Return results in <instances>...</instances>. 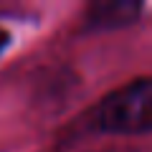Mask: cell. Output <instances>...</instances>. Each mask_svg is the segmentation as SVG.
<instances>
[{"instance_id":"obj_3","label":"cell","mask_w":152,"mask_h":152,"mask_svg":"<svg viewBox=\"0 0 152 152\" xmlns=\"http://www.w3.org/2000/svg\"><path fill=\"white\" fill-rule=\"evenodd\" d=\"M8 43H10V36H8V31H3V28H0V53L5 51Z\"/></svg>"},{"instance_id":"obj_2","label":"cell","mask_w":152,"mask_h":152,"mask_svg":"<svg viewBox=\"0 0 152 152\" xmlns=\"http://www.w3.org/2000/svg\"><path fill=\"white\" fill-rule=\"evenodd\" d=\"M142 3L137 0H104L94 3L86 10V26L91 31H117L127 28L140 18Z\"/></svg>"},{"instance_id":"obj_1","label":"cell","mask_w":152,"mask_h":152,"mask_svg":"<svg viewBox=\"0 0 152 152\" xmlns=\"http://www.w3.org/2000/svg\"><path fill=\"white\" fill-rule=\"evenodd\" d=\"M96 127L109 134L152 132V79H137L114 89L94 112Z\"/></svg>"}]
</instances>
